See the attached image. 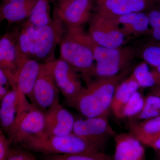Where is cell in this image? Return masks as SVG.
I'll return each instance as SVG.
<instances>
[{"label": "cell", "instance_id": "6da1fadb", "mask_svg": "<svg viewBox=\"0 0 160 160\" xmlns=\"http://www.w3.org/2000/svg\"><path fill=\"white\" fill-rule=\"evenodd\" d=\"M92 39L82 27L67 28L60 43V58L69 64L87 84L92 80L96 62Z\"/></svg>", "mask_w": 160, "mask_h": 160}, {"label": "cell", "instance_id": "7a4b0ae2", "mask_svg": "<svg viewBox=\"0 0 160 160\" xmlns=\"http://www.w3.org/2000/svg\"><path fill=\"white\" fill-rule=\"evenodd\" d=\"M127 72L113 77L92 80L80 91L75 108L86 118L109 115L115 92Z\"/></svg>", "mask_w": 160, "mask_h": 160}, {"label": "cell", "instance_id": "3957f363", "mask_svg": "<svg viewBox=\"0 0 160 160\" xmlns=\"http://www.w3.org/2000/svg\"><path fill=\"white\" fill-rule=\"evenodd\" d=\"M20 145L24 149L43 154H83L104 151L73 133L65 136H34L26 139Z\"/></svg>", "mask_w": 160, "mask_h": 160}, {"label": "cell", "instance_id": "277c9868", "mask_svg": "<svg viewBox=\"0 0 160 160\" xmlns=\"http://www.w3.org/2000/svg\"><path fill=\"white\" fill-rule=\"evenodd\" d=\"M92 48L96 62L95 79L113 77L125 72L135 54L134 49L130 47L106 48L92 40Z\"/></svg>", "mask_w": 160, "mask_h": 160}, {"label": "cell", "instance_id": "5b68a950", "mask_svg": "<svg viewBox=\"0 0 160 160\" xmlns=\"http://www.w3.org/2000/svg\"><path fill=\"white\" fill-rule=\"evenodd\" d=\"M45 113L29 103L26 97L18 99L17 116L13 127L7 134L12 144L20 145L26 139L44 134Z\"/></svg>", "mask_w": 160, "mask_h": 160}, {"label": "cell", "instance_id": "8992f818", "mask_svg": "<svg viewBox=\"0 0 160 160\" xmlns=\"http://www.w3.org/2000/svg\"><path fill=\"white\" fill-rule=\"evenodd\" d=\"M118 17L96 12L92 16L88 34L95 43L108 48L123 47L127 36Z\"/></svg>", "mask_w": 160, "mask_h": 160}, {"label": "cell", "instance_id": "52a82bcc", "mask_svg": "<svg viewBox=\"0 0 160 160\" xmlns=\"http://www.w3.org/2000/svg\"><path fill=\"white\" fill-rule=\"evenodd\" d=\"M66 27L53 15L48 25L37 29L36 33V58L44 63L54 60L55 51L66 32Z\"/></svg>", "mask_w": 160, "mask_h": 160}, {"label": "cell", "instance_id": "ba28073f", "mask_svg": "<svg viewBox=\"0 0 160 160\" xmlns=\"http://www.w3.org/2000/svg\"><path fill=\"white\" fill-rule=\"evenodd\" d=\"M72 133L104 150L108 138L116 135L109 115L76 119Z\"/></svg>", "mask_w": 160, "mask_h": 160}, {"label": "cell", "instance_id": "9c48e42d", "mask_svg": "<svg viewBox=\"0 0 160 160\" xmlns=\"http://www.w3.org/2000/svg\"><path fill=\"white\" fill-rule=\"evenodd\" d=\"M50 63L55 82L64 97L66 105L75 108L78 95L83 87L78 73L61 58L53 60Z\"/></svg>", "mask_w": 160, "mask_h": 160}, {"label": "cell", "instance_id": "30bf717a", "mask_svg": "<svg viewBox=\"0 0 160 160\" xmlns=\"http://www.w3.org/2000/svg\"><path fill=\"white\" fill-rule=\"evenodd\" d=\"M19 29L7 32L0 40V69L4 71L10 82L17 81L20 69L28 60L19 48Z\"/></svg>", "mask_w": 160, "mask_h": 160}, {"label": "cell", "instance_id": "8fae6325", "mask_svg": "<svg viewBox=\"0 0 160 160\" xmlns=\"http://www.w3.org/2000/svg\"><path fill=\"white\" fill-rule=\"evenodd\" d=\"M93 0H60L54 14L67 28L82 27L90 22Z\"/></svg>", "mask_w": 160, "mask_h": 160}, {"label": "cell", "instance_id": "7c38bea8", "mask_svg": "<svg viewBox=\"0 0 160 160\" xmlns=\"http://www.w3.org/2000/svg\"><path fill=\"white\" fill-rule=\"evenodd\" d=\"M60 92L55 82L51 63H42L33 89V104L45 112L59 101Z\"/></svg>", "mask_w": 160, "mask_h": 160}, {"label": "cell", "instance_id": "4fadbf2b", "mask_svg": "<svg viewBox=\"0 0 160 160\" xmlns=\"http://www.w3.org/2000/svg\"><path fill=\"white\" fill-rule=\"evenodd\" d=\"M46 135L65 136L72 133L75 119L71 112L56 102L44 112Z\"/></svg>", "mask_w": 160, "mask_h": 160}, {"label": "cell", "instance_id": "5bb4252c", "mask_svg": "<svg viewBox=\"0 0 160 160\" xmlns=\"http://www.w3.org/2000/svg\"><path fill=\"white\" fill-rule=\"evenodd\" d=\"M113 160H146L144 146L130 133L116 135Z\"/></svg>", "mask_w": 160, "mask_h": 160}, {"label": "cell", "instance_id": "9a60e30c", "mask_svg": "<svg viewBox=\"0 0 160 160\" xmlns=\"http://www.w3.org/2000/svg\"><path fill=\"white\" fill-rule=\"evenodd\" d=\"M153 0H102L97 3V12L119 17L143 12Z\"/></svg>", "mask_w": 160, "mask_h": 160}, {"label": "cell", "instance_id": "2e32d148", "mask_svg": "<svg viewBox=\"0 0 160 160\" xmlns=\"http://www.w3.org/2000/svg\"><path fill=\"white\" fill-rule=\"evenodd\" d=\"M0 7L1 21L19 22L29 18L38 0H2Z\"/></svg>", "mask_w": 160, "mask_h": 160}, {"label": "cell", "instance_id": "e0dca14e", "mask_svg": "<svg viewBox=\"0 0 160 160\" xmlns=\"http://www.w3.org/2000/svg\"><path fill=\"white\" fill-rule=\"evenodd\" d=\"M41 64L35 59L27 60L21 67L17 77V89L33 103V92Z\"/></svg>", "mask_w": 160, "mask_h": 160}, {"label": "cell", "instance_id": "ac0fdd59", "mask_svg": "<svg viewBox=\"0 0 160 160\" xmlns=\"http://www.w3.org/2000/svg\"><path fill=\"white\" fill-rule=\"evenodd\" d=\"M121 28L127 37L151 33L148 15L143 12H132L118 18Z\"/></svg>", "mask_w": 160, "mask_h": 160}, {"label": "cell", "instance_id": "d6986e66", "mask_svg": "<svg viewBox=\"0 0 160 160\" xmlns=\"http://www.w3.org/2000/svg\"><path fill=\"white\" fill-rule=\"evenodd\" d=\"M18 109L17 88L12 89L1 101L0 122L2 129L8 134L13 127Z\"/></svg>", "mask_w": 160, "mask_h": 160}, {"label": "cell", "instance_id": "ffe728a7", "mask_svg": "<svg viewBox=\"0 0 160 160\" xmlns=\"http://www.w3.org/2000/svg\"><path fill=\"white\" fill-rule=\"evenodd\" d=\"M140 88L139 85L131 74L119 84L115 92L111 106V110L116 118H119L123 106Z\"/></svg>", "mask_w": 160, "mask_h": 160}, {"label": "cell", "instance_id": "44dd1931", "mask_svg": "<svg viewBox=\"0 0 160 160\" xmlns=\"http://www.w3.org/2000/svg\"><path fill=\"white\" fill-rule=\"evenodd\" d=\"M37 30L27 21L23 23L19 29L18 45L21 53L27 60L36 58Z\"/></svg>", "mask_w": 160, "mask_h": 160}, {"label": "cell", "instance_id": "7402d4cb", "mask_svg": "<svg viewBox=\"0 0 160 160\" xmlns=\"http://www.w3.org/2000/svg\"><path fill=\"white\" fill-rule=\"evenodd\" d=\"M131 75L140 88L160 86V73L145 62L138 65Z\"/></svg>", "mask_w": 160, "mask_h": 160}, {"label": "cell", "instance_id": "603a6c76", "mask_svg": "<svg viewBox=\"0 0 160 160\" xmlns=\"http://www.w3.org/2000/svg\"><path fill=\"white\" fill-rule=\"evenodd\" d=\"M49 0H38L27 21L38 29L51 22L49 12Z\"/></svg>", "mask_w": 160, "mask_h": 160}, {"label": "cell", "instance_id": "cb8c5ba5", "mask_svg": "<svg viewBox=\"0 0 160 160\" xmlns=\"http://www.w3.org/2000/svg\"><path fill=\"white\" fill-rule=\"evenodd\" d=\"M132 134L154 135L160 132V115L142 121L129 120L127 123Z\"/></svg>", "mask_w": 160, "mask_h": 160}, {"label": "cell", "instance_id": "d4e9b609", "mask_svg": "<svg viewBox=\"0 0 160 160\" xmlns=\"http://www.w3.org/2000/svg\"><path fill=\"white\" fill-rule=\"evenodd\" d=\"M160 115V97L149 93L145 97L144 106L141 112L132 119H149Z\"/></svg>", "mask_w": 160, "mask_h": 160}, {"label": "cell", "instance_id": "484cf974", "mask_svg": "<svg viewBox=\"0 0 160 160\" xmlns=\"http://www.w3.org/2000/svg\"><path fill=\"white\" fill-rule=\"evenodd\" d=\"M144 102L145 97L138 91L135 92L123 106L119 119H133L142 109Z\"/></svg>", "mask_w": 160, "mask_h": 160}, {"label": "cell", "instance_id": "4316f807", "mask_svg": "<svg viewBox=\"0 0 160 160\" xmlns=\"http://www.w3.org/2000/svg\"><path fill=\"white\" fill-rule=\"evenodd\" d=\"M44 160H113V157L104 152L74 154H44Z\"/></svg>", "mask_w": 160, "mask_h": 160}, {"label": "cell", "instance_id": "83f0119b", "mask_svg": "<svg viewBox=\"0 0 160 160\" xmlns=\"http://www.w3.org/2000/svg\"><path fill=\"white\" fill-rule=\"evenodd\" d=\"M141 53L144 62L160 73V42L154 41L147 44Z\"/></svg>", "mask_w": 160, "mask_h": 160}, {"label": "cell", "instance_id": "f1b7e54d", "mask_svg": "<svg viewBox=\"0 0 160 160\" xmlns=\"http://www.w3.org/2000/svg\"><path fill=\"white\" fill-rule=\"evenodd\" d=\"M147 15L152 38L154 41L160 42V10H152Z\"/></svg>", "mask_w": 160, "mask_h": 160}, {"label": "cell", "instance_id": "f546056e", "mask_svg": "<svg viewBox=\"0 0 160 160\" xmlns=\"http://www.w3.org/2000/svg\"><path fill=\"white\" fill-rule=\"evenodd\" d=\"M132 135L139 140L144 146L151 148L155 152L160 151V132L154 135L140 133Z\"/></svg>", "mask_w": 160, "mask_h": 160}, {"label": "cell", "instance_id": "4dcf8cb0", "mask_svg": "<svg viewBox=\"0 0 160 160\" xmlns=\"http://www.w3.org/2000/svg\"><path fill=\"white\" fill-rule=\"evenodd\" d=\"M11 141L3 132H0V160H7L12 150Z\"/></svg>", "mask_w": 160, "mask_h": 160}, {"label": "cell", "instance_id": "1f68e13d", "mask_svg": "<svg viewBox=\"0 0 160 160\" xmlns=\"http://www.w3.org/2000/svg\"><path fill=\"white\" fill-rule=\"evenodd\" d=\"M7 160H38L29 152L21 149H12Z\"/></svg>", "mask_w": 160, "mask_h": 160}, {"label": "cell", "instance_id": "d6a6232c", "mask_svg": "<svg viewBox=\"0 0 160 160\" xmlns=\"http://www.w3.org/2000/svg\"><path fill=\"white\" fill-rule=\"evenodd\" d=\"M0 86H7L9 88L10 86L7 76L2 69H0Z\"/></svg>", "mask_w": 160, "mask_h": 160}, {"label": "cell", "instance_id": "836d02e7", "mask_svg": "<svg viewBox=\"0 0 160 160\" xmlns=\"http://www.w3.org/2000/svg\"><path fill=\"white\" fill-rule=\"evenodd\" d=\"M10 90L9 87L7 86H0V100L1 101L6 96Z\"/></svg>", "mask_w": 160, "mask_h": 160}, {"label": "cell", "instance_id": "e575fe53", "mask_svg": "<svg viewBox=\"0 0 160 160\" xmlns=\"http://www.w3.org/2000/svg\"><path fill=\"white\" fill-rule=\"evenodd\" d=\"M150 93L160 97V86L153 87V88H151Z\"/></svg>", "mask_w": 160, "mask_h": 160}, {"label": "cell", "instance_id": "d590c367", "mask_svg": "<svg viewBox=\"0 0 160 160\" xmlns=\"http://www.w3.org/2000/svg\"><path fill=\"white\" fill-rule=\"evenodd\" d=\"M157 153V160H160V151L156 152Z\"/></svg>", "mask_w": 160, "mask_h": 160}, {"label": "cell", "instance_id": "8d00e7d4", "mask_svg": "<svg viewBox=\"0 0 160 160\" xmlns=\"http://www.w3.org/2000/svg\"><path fill=\"white\" fill-rule=\"evenodd\" d=\"M49 2H54V1H60V0H49Z\"/></svg>", "mask_w": 160, "mask_h": 160}, {"label": "cell", "instance_id": "74e56055", "mask_svg": "<svg viewBox=\"0 0 160 160\" xmlns=\"http://www.w3.org/2000/svg\"><path fill=\"white\" fill-rule=\"evenodd\" d=\"M100 1H102V0H96V2H99Z\"/></svg>", "mask_w": 160, "mask_h": 160}, {"label": "cell", "instance_id": "f35d334b", "mask_svg": "<svg viewBox=\"0 0 160 160\" xmlns=\"http://www.w3.org/2000/svg\"><path fill=\"white\" fill-rule=\"evenodd\" d=\"M157 2H159L160 3V0H156Z\"/></svg>", "mask_w": 160, "mask_h": 160}]
</instances>
